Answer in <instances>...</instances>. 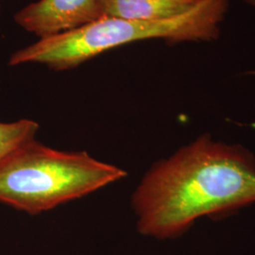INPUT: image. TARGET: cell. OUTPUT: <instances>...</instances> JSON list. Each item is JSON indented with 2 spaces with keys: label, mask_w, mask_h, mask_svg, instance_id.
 <instances>
[{
  "label": "cell",
  "mask_w": 255,
  "mask_h": 255,
  "mask_svg": "<svg viewBox=\"0 0 255 255\" xmlns=\"http://www.w3.org/2000/svg\"><path fill=\"white\" fill-rule=\"evenodd\" d=\"M255 204V155L208 133L156 162L131 197L140 235L182 237L201 218H224Z\"/></svg>",
  "instance_id": "obj_1"
},
{
  "label": "cell",
  "mask_w": 255,
  "mask_h": 255,
  "mask_svg": "<svg viewBox=\"0 0 255 255\" xmlns=\"http://www.w3.org/2000/svg\"><path fill=\"white\" fill-rule=\"evenodd\" d=\"M230 0H201L188 11L160 20L103 17L68 32L39 39L10 55L9 66L44 64L64 71L113 48L138 41L159 39L167 44L211 43L219 39Z\"/></svg>",
  "instance_id": "obj_2"
},
{
  "label": "cell",
  "mask_w": 255,
  "mask_h": 255,
  "mask_svg": "<svg viewBox=\"0 0 255 255\" xmlns=\"http://www.w3.org/2000/svg\"><path fill=\"white\" fill-rule=\"evenodd\" d=\"M127 176L85 151H64L32 139L0 163V203L38 215Z\"/></svg>",
  "instance_id": "obj_3"
},
{
  "label": "cell",
  "mask_w": 255,
  "mask_h": 255,
  "mask_svg": "<svg viewBox=\"0 0 255 255\" xmlns=\"http://www.w3.org/2000/svg\"><path fill=\"white\" fill-rule=\"evenodd\" d=\"M101 18L98 0H38L14 14V22L39 39L68 32Z\"/></svg>",
  "instance_id": "obj_4"
},
{
  "label": "cell",
  "mask_w": 255,
  "mask_h": 255,
  "mask_svg": "<svg viewBox=\"0 0 255 255\" xmlns=\"http://www.w3.org/2000/svg\"><path fill=\"white\" fill-rule=\"evenodd\" d=\"M201 0H98L101 18L160 20L182 14Z\"/></svg>",
  "instance_id": "obj_5"
},
{
  "label": "cell",
  "mask_w": 255,
  "mask_h": 255,
  "mask_svg": "<svg viewBox=\"0 0 255 255\" xmlns=\"http://www.w3.org/2000/svg\"><path fill=\"white\" fill-rule=\"evenodd\" d=\"M39 125L34 120L0 122V163L17 147L36 136Z\"/></svg>",
  "instance_id": "obj_6"
},
{
  "label": "cell",
  "mask_w": 255,
  "mask_h": 255,
  "mask_svg": "<svg viewBox=\"0 0 255 255\" xmlns=\"http://www.w3.org/2000/svg\"><path fill=\"white\" fill-rule=\"evenodd\" d=\"M244 4L255 9V0H241Z\"/></svg>",
  "instance_id": "obj_7"
}]
</instances>
